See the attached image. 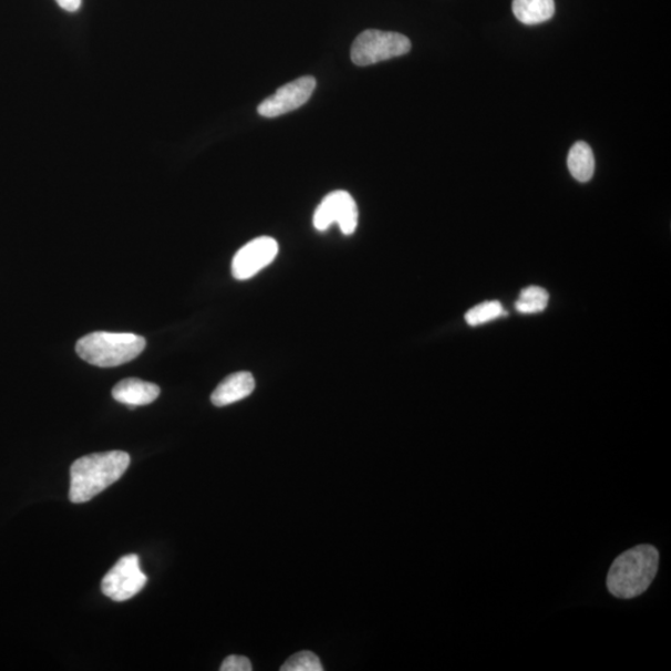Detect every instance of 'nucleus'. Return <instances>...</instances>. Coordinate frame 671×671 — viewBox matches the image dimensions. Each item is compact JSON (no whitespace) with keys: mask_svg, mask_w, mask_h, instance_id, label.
Returning a JSON list of instances; mask_svg holds the SVG:
<instances>
[{"mask_svg":"<svg viewBox=\"0 0 671 671\" xmlns=\"http://www.w3.org/2000/svg\"><path fill=\"white\" fill-rule=\"evenodd\" d=\"M251 669L250 660L240 655L228 657L220 667L221 671H250Z\"/></svg>","mask_w":671,"mask_h":671,"instance_id":"obj_16","label":"nucleus"},{"mask_svg":"<svg viewBox=\"0 0 671 671\" xmlns=\"http://www.w3.org/2000/svg\"><path fill=\"white\" fill-rule=\"evenodd\" d=\"M146 340L135 333L93 332L76 343L81 359L97 368H117L138 358Z\"/></svg>","mask_w":671,"mask_h":671,"instance_id":"obj_3","label":"nucleus"},{"mask_svg":"<svg viewBox=\"0 0 671 671\" xmlns=\"http://www.w3.org/2000/svg\"><path fill=\"white\" fill-rule=\"evenodd\" d=\"M317 89V80L303 76L281 86L276 94L264 100L258 107L262 117H278L307 104Z\"/></svg>","mask_w":671,"mask_h":671,"instance_id":"obj_8","label":"nucleus"},{"mask_svg":"<svg viewBox=\"0 0 671 671\" xmlns=\"http://www.w3.org/2000/svg\"><path fill=\"white\" fill-rule=\"evenodd\" d=\"M279 244L270 237H260L246 244L234 257L231 273L237 280L256 277L264 268L276 260Z\"/></svg>","mask_w":671,"mask_h":671,"instance_id":"obj_7","label":"nucleus"},{"mask_svg":"<svg viewBox=\"0 0 671 671\" xmlns=\"http://www.w3.org/2000/svg\"><path fill=\"white\" fill-rule=\"evenodd\" d=\"M505 311L499 301H486L476 304L475 308L465 313V321L469 327L476 328L481 324L492 322L504 317Z\"/></svg>","mask_w":671,"mask_h":671,"instance_id":"obj_14","label":"nucleus"},{"mask_svg":"<svg viewBox=\"0 0 671 671\" xmlns=\"http://www.w3.org/2000/svg\"><path fill=\"white\" fill-rule=\"evenodd\" d=\"M659 553L652 545H639L619 555L607 576L608 591L620 599L643 595L658 574Z\"/></svg>","mask_w":671,"mask_h":671,"instance_id":"obj_2","label":"nucleus"},{"mask_svg":"<svg viewBox=\"0 0 671 671\" xmlns=\"http://www.w3.org/2000/svg\"><path fill=\"white\" fill-rule=\"evenodd\" d=\"M555 0H514L513 12L518 22L537 25L555 16Z\"/></svg>","mask_w":671,"mask_h":671,"instance_id":"obj_11","label":"nucleus"},{"mask_svg":"<svg viewBox=\"0 0 671 671\" xmlns=\"http://www.w3.org/2000/svg\"><path fill=\"white\" fill-rule=\"evenodd\" d=\"M161 393L157 384L138 379H127L117 383L112 390V396L128 406H140L154 403Z\"/></svg>","mask_w":671,"mask_h":671,"instance_id":"obj_10","label":"nucleus"},{"mask_svg":"<svg viewBox=\"0 0 671 671\" xmlns=\"http://www.w3.org/2000/svg\"><path fill=\"white\" fill-rule=\"evenodd\" d=\"M567 165L575 179L581 183L591 180L595 175L593 151L586 142H577L569 151Z\"/></svg>","mask_w":671,"mask_h":671,"instance_id":"obj_12","label":"nucleus"},{"mask_svg":"<svg viewBox=\"0 0 671 671\" xmlns=\"http://www.w3.org/2000/svg\"><path fill=\"white\" fill-rule=\"evenodd\" d=\"M130 462V455L120 451L80 457L70 469V502L84 504L94 499L120 481Z\"/></svg>","mask_w":671,"mask_h":671,"instance_id":"obj_1","label":"nucleus"},{"mask_svg":"<svg viewBox=\"0 0 671 671\" xmlns=\"http://www.w3.org/2000/svg\"><path fill=\"white\" fill-rule=\"evenodd\" d=\"M146 584L147 577L141 571L138 556L127 555L110 569L101 589L112 601L124 602L138 595Z\"/></svg>","mask_w":671,"mask_h":671,"instance_id":"obj_5","label":"nucleus"},{"mask_svg":"<svg viewBox=\"0 0 671 671\" xmlns=\"http://www.w3.org/2000/svg\"><path fill=\"white\" fill-rule=\"evenodd\" d=\"M81 2H83V0H56L59 7L63 8L70 13L78 12L79 8L81 7Z\"/></svg>","mask_w":671,"mask_h":671,"instance_id":"obj_17","label":"nucleus"},{"mask_svg":"<svg viewBox=\"0 0 671 671\" xmlns=\"http://www.w3.org/2000/svg\"><path fill=\"white\" fill-rule=\"evenodd\" d=\"M411 40L403 34L365 30L355 38L351 48L352 63L369 66L411 52Z\"/></svg>","mask_w":671,"mask_h":671,"instance_id":"obj_4","label":"nucleus"},{"mask_svg":"<svg viewBox=\"0 0 671 671\" xmlns=\"http://www.w3.org/2000/svg\"><path fill=\"white\" fill-rule=\"evenodd\" d=\"M548 300H550V297H548V292L545 289L528 287L522 291L515 307L520 313H540L546 310Z\"/></svg>","mask_w":671,"mask_h":671,"instance_id":"obj_13","label":"nucleus"},{"mask_svg":"<svg viewBox=\"0 0 671 671\" xmlns=\"http://www.w3.org/2000/svg\"><path fill=\"white\" fill-rule=\"evenodd\" d=\"M338 223L344 236H351L359 226V208L350 193L336 190L322 199L313 215V227L328 230Z\"/></svg>","mask_w":671,"mask_h":671,"instance_id":"obj_6","label":"nucleus"},{"mask_svg":"<svg viewBox=\"0 0 671 671\" xmlns=\"http://www.w3.org/2000/svg\"><path fill=\"white\" fill-rule=\"evenodd\" d=\"M254 390L256 380L250 372L233 373L211 393L210 400L216 406H226L246 400Z\"/></svg>","mask_w":671,"mask_h":671,"instance_id":"obj_9","label":"nucleus"},{"mask_svg":"<svg viewBox=\"0 0 671 671\" xmlns=\"http://www.w3.org/2000/svg\"><path fill=\"white\" fill-rule=\"evenodd\" d=\"M281 671H322L323 667L317 654L311 652H300L293 654L287 663L281 668Z\"/></svg>","mask_w":671,"mask_h":671,"instance_id":"obj_15","label":"nucleus"}]
</instances>
